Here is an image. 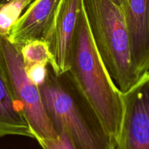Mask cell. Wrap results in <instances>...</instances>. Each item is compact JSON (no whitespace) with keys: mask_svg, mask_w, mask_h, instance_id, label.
<instances>
[{"mask_svg":"<svg viewBox=\"0 0 149 149\" xmlns=\"http://www.w3.org/2000/svg\"><path fill=\"white\" fill-rule=\"evenodd\" d=\"M25 65L35 63L49 64L50 53L45 40H33L24 44L20 48Z\"/></svg>","mask_w":149,"mask_h":149,"instance_id":"8fae6325","label":"cell"},{"mask_svg":"<svg viewBox=\"0 0 149 149\" xmlns=\"http://www.w3.org/2000/svg\"><path fill=\"white\" fill-rule=\"evenodd\" d=\"M111 149H119L117 143H116V142L115 141H113V143H112V145H111Z\"/></svg>","mask_w":149,"mask_h":149,"instance_id":"5bb4252c","label":"cell"},{"mask_svg":"<svg viewBox=\"0 0 149 149\" xmlns=\"http://www.w3.org/2000/svg\"><path fill=\"white\" fill-rule=\"evenodd\" d=\"M39 88L56 133L65 132L76 149H111L113 140L68 71L58 75L48 64L46 81Z\"/></svg>","mask_w":149,"mask_h":149,"instance_id":"7a4b0ae2","label":"cell"},{"mask_svg":"<svg viewBox=\"0 0 149 149\" xmlns=\"http://www.w3.org/2000/svg\"><path fill=\"white\" fill-rule=\"evenodd\" d=\"M83 7L100 58L116 87L125 93L139 79L131 61L122 7L112 0H83Z\"/></svg>","mask_w":149,"mask_h":149,"instance_id":"3957f363","label":"cell"},{"mask_svg":"<svg viewBox=\"0 0 149 149\" xmlns=\"http://www.w3.org/2000/svg\"><path fill=\"white\" fill-rule=\"evenodd\" d=\"M61 0H34L17 20L7 36L20 48L33 40H45L55 19Z\"/></svg>","mask_w":149,"mask_h":149,"instance_id":"ba28073f","label":"cell"},{"mask_svg":"<svg viewBox=\"0 0 149 149\" xmlns=\"http://www.w3.org/2000/svg\"><path fill=\"white\" fill-rule=\"evenodd\" d=\"M0 69L11 97L39 141L57 135L42 103L39 88L28 78L25 63L17 47L0 35Z\"/></svg>","mask_w":149,"mask_h":149,"instance_id":"277c9868","label":"cell"},{"mask_svg":"<svg viewBox=\"0 0 149 149\" xmlns=\"http://www.w3.org/2000/svg\"><path fill=\"white\" fill-rule=\"evenodd\" d=\"M26 75L29 79L38 87L46 81L48 73V64L35 63L25 65Z\"/></svg>","mask_w":149,"mask_h":149,"instance_id":"4fadbf2b","label":"cell"},{"mask_svg":"<svg viewBox=\"0 0 149 149\" xmlns=\"http://www.w3.org/2000/svg\"><path fill=\"white\" fill-rule=\"evenodd\" d=\"M33 0H10L0 5V35L7 37L12 28Z\"/></svg>","mask_w":149,"mask_h":149,"instance_id":"30bf717a","label":"cell"},{"mask_svg":"<svg viewBox=\"0 0 149 149\" xmlns=\"http://www.w3.org/2000/svg\"><path fill=\"white\" fill-rule=\"evenodd\" d=\"M112 1L119 6H122V4H123V2H124V0H112Z\"/></svg>","mask_w":149,"mask_h":149,"instance_id":"9a60e30c","label":"cell"},{"mask_svg":"<svg viewBox=\"0 0 149 149\" xmlns=\"http://www.w3.org/2000/svg\"><path fill=\"white\" fill-rule=\"evenodd\" d=\"M121 7L129 36L132 66L140 79L149 71V0H124Z\"/></svg>","mask_w":149,"mask_h":149,"instance_id":"52a82bcc","label":"cell"},{"mask_svg":"<svg viewBox=\"0 0 149 149\" xmlns=\"http://www.w3.org/2000/svg\"><path fill=\"white\" fill-rule=\"evenodd\" d=\"M68 72L111 138L117 141L123 119V93L109 76L96 49L83 6L73 36Z\"/></svg>","mask_w":149,"mask_h":149,"instance_id":"6da1fadb","label":"cell"},{"mask_svg":"<svg viewBox=\"0 0 149 149\" xmlns=\"http://www.w3.org/2000/svg\"><path fill=\"white\" fill-rule=\"evenodd\" d=\"M10 1V0H0V5H1L2 4H4V3H6L7 2V1ZM34 1V0H33Z\"/></svg>","mask_w":149,"mask_h":149,"instance_id":"2e32d148","label":"cell"},{"mask_svg":"<svg viewBox=\"0 0 149 149\" xmlns=\"http://www.w3.org/2000/svg\"><path fill=\"white\" fill-rule=\"evenodd\" d=\"M119 149H149V71L123 93Z\"/></svg>","mask_w":149,"mask_h":149,"instance_id":"5b68a950","label":"cell"},{"mask_svg":"<svg viewBox=\"0 0 149 149\" xmlns=\"http://www.w3.org/2000/svg\"><path fill=\"white\" fill-rule=\"evenodd\" d=\"M38 143L43 149H76L70 138L63 131L57 132L55 138L42 140Z\"/></svg>","mask_w":149,"mask_h":149,"instance_id":"7c38bea8","label":"cell"},{"mask_svg":"<svg viewBox=\"0 0 149 149\" xmlns=\"http://www.w3.org/2000/svg\"><path fill=\"white\" fill-rule=\"evenodd\" d=\"M83 0H61L45 41L50 53L49 65L56 74L69 69L71 43Z\"/></svg>","mask_w":149,"mask_h":149,"instance_id":"8992f818","label":"cell"},{"mask_svg":"<svg viewBox=\"0 0 149 149\" xmlns=\"http://www.w3.org/2000/svg\"><path fill=\"white\" fill-rule=\"evenodd\" d=\"M7 135L33 138L29 122L13 101L0 69V138Z\"/></svg>","mask_w":149,"mask_h":149,"instance_id":"9c48e42d","label":"cell"}]
</instances>
